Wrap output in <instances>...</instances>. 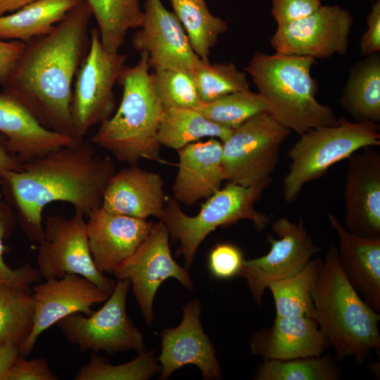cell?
Returning <instances> with one entry per match:
<instances>
[{
  "instance_id": "6da1fadb",
  "label": "cell",
  "mask_w": 380,
  "mask_h": 380,
  "mask_svg": "<svg viewBox=\"0 0 380 380\" xmlns=\"http://www.w3.org/2000/svg\"><path fill=\"white\" fill-rule=\"evenodd\" d=\"M91 16L82 0L50 33L25 44L1 85L43 127L77 141L71 118L72 82L89 49Z\"/></svg>"
},
{
  "instance_id": "7a4b0ae2",
  "label": "cell",
  "mask_w": 380,
  "mask_h": 380,
  "mask_svg": "<svg viewBox=\"0 0 380 380\" xmlns=\"http://www.w3.org/2000/svg\"><path fill=\"white\" fill-rule=\"evenodd\" d=\"M114 172L112 160L97 155L83 139L23 163L19 171L7 172L3 185L13 198L23 231L39 243L44 236L42 214L48 204L68 203L88 217L101 207Z\"/></svg>"
},
{
  "instance_id": "3957f363",
  "label": "cell",
  "mask_w": 380,
  "mask_h": 380,
  "mask_svg": "<svg viewBox=\"0 0 380 380\" xmlns=\"http://www.w3.org/2000/svg\"><path fill=\"white\" fill-rule=\"evenodd\" d=\"M312 300L319 328L338 357H353L360 364L379 350V312L349 282L334 245L324 255Z\"/></svg>"
},
{
  "instance_id": "277c9868",
  "label": "cell",
  "mask_w": 380,
  "mask_h": 380,
  "mask_svg": "<svg viewBox=\"0 0 380 380\" xmlns=\"http://www.w3.org/2000/svg\"><path fill=\"white\" fill-rule=\"evenodd\" d=\"M148 58L142 52L135 65H124L117 81L122 89L120 103L90 140L128 165L141 159L161 161L157 134L164 109L152 84Z\"/></svg>"
},
{
  "instance_id": "5b68a950",
  "label": "cell",
  "mask_w": 380,
  "mask_h": 380,
  "mask_svg": "<svg viewBox=\"0 0 380 380\" xmlns=\"http://www.w3.org/2000/svg\"><path fill=\"white\" fill-rule=\"evenodd\" d=\"M315 63L309 56L257 52L245 67L267 102L270 114L298 135L336 125L338 120L330 107L316 99L317 88L311 75Z\"/></svg>"
},
{
  "instance_id": "8992f818",
  "label": "cell",
  "mask_w": 380,
  "mask_h": 380,
  "mask_svg": "<svg viewBox=\"0 0 380 380\" xmlns=\"http://www.w3.org/2000/svg\"><path fill=\"white\" fill-rule=\"evenodd\" d=\"M299 136L288 151L290 163L283 179V198L289 203L331 165L364 148L380 145L376 122H351L343 118L336 125L310 129Z\"/></svg>"
},
{
  "instance_id": "52a82bcc",
  "label": "cell",
  "mask_w": 380,
  "mask_h": 380,
  "mask_svg": "<svg viewBox=\"0 0 380 380\" xmlns=\"http://www.w3.org/2000/svg\"><path fill=\"white\" fill-rule=\"evenodd\" d=\"M262 192L228 182L208 198L195 216L184 213L180 203L173 198L166 200L160 222L170 236L180 242L179 253L183 256L185 267L191 266L200 244L217 227L248 220L257 230L264 229L270 218L254 207Z\"/></svg>"
},
{
  "instance_id": "ba28073f",
  "label": "cell",
  "mask_w": 380,
  "mask_h": 380,
  "mask_svg": "<svg viewBox=\"0 0 380 380\" xmlns=\"http://www.w3.org/2000/svg\"><path fill=\"white\" fill-rule=\"evenodd\" d=\"M290 132L267 112L234 129L222 142L224 180L263 191L271 182L282 144Z\"/></svg>"
},
{
  "instance_id": "9c48e42d",
  "label": "cell",
  "mask_w": 380,
  "mask_h": 380,
  "mask_svg": "<svg viewBox=\"0 0 380 380\" xmlns=\"http://www.w3.org/2000/svg\"><path fill=\"white\" fill-rule=\"evenodd\" d=\"M131 287L129 279H118L103 306L91 315L70 314L56 325L69 343L81 352L116 353L146 351L143 335L127 312V298Z\"/></svg>"
},
{
  "instance_id": "30bf717a",
  "label": "cell",
  "mask_w": 380,
  "mask_h": 380,
  "mask_svg": "<svg viewBox=\"0 0 380 380\" xmlns=\"http://www.w3.org/2000/svg\"><path fill=\"white\" fill-rule=\"evenodd\" d=\"M88 53L75 75L71 118L78 137L83 140L90 128L109 118L115 108L113 92L127 56L106 51L97 28L89 30Z\"/></svg>"
},
{
  "instance_id": "8fae6325",
  "label": "cell",
  "mask_w": 380,
  "mask_h": 380,
  "mask_svg": "<svg viewBox=\"0 0 380 380\" xmlns=\"http://www.w3.org/2000/svg\"><path fill=\"white\" fill-rule=\"evenodd\" d=\"M85 216L75 210L70 217L58 214L46 217L44 236L39 242L37 270L45 280L68 274L82 276L109 296L115 282L94 265L89 248Z\"/></svg>"
},
{
  "instance_id": "7c38bea8",
  "label": "cell",
  "mask_w": 380,
  "mask_h": 380,
  "mask_svg": "<svg viewBox=\"0 0 380 380\" xmlns=\"http://www.w3.org/2000/svg\"><path fill=\"white\" fill-rule=\"evenodd\" d=\"M272 229L279 239L268 235L269 252L259 258L244 260L239 275L246 280L252 298L258 305L261 304L270 284L297 274L322 250L301 218L291 222L280 217L272 223Z\"/></svg>"
},
{
  "instance_id": "4fadbf2b",
  "label": "cell",
  "mask_w": 380,
  "mask_h": 380,
  "mask_svg": "<svg viewBox=\"0 0 380 380\" xmlns=\"http://www.w3.org/2000/svg\"><path fill=\"white\" fill-rule=\"evenodd\" d=\"M170 234L162 222L154 224L149 234L137 251L114 270L117 279H129L133 293L145 322L151 326L156 293L161 284L174 278L189 290L194 289L191 276L172 258L169 244Z\"/></svg>"
},
{
  "instance_id": "5bb4252c",
  "label": "cell",
  "mask_w": 380,
  "mask_h": 380,
  "mask_svg": "<svg viewBox=\"0 0 380 380\" xmlns=\"http://www.w3.org/2000/svg\"><path fill=\"white\" fill-rule=\"evenodd\" d=\"M353 25V18L346 8L322 6L307 17L278 25L270 44L276 53L315 59L344 55Z\"/></svg>"
},
{
  "instance_id": "9a60e30c",
  "label": "cell",
  "mask_w": 380,
  "mask_h": 380,
  "mask_svg": "<svg viewBox=\"0 0 380 380\" xmlns=\"http://www.w3.org/2000/svg\"><path fill=\"white\" fill-rule=\"evenodd\" d=\"M144 20L132 38L133 48L148 54L150 68L194 73L202 61L192 49L174 12L161 0H144Z\"/></svg>"
},
{
  "instance_id": "2e32d148",
  "label": "cell",
  "mask_w": 380,
  "mask_h": 380,
  "mask_svg": "<svg viewBox=\"0 0 380 380\" xmlns=\"http://www.w3.org/2000/svg\"><path fill=\"white\" fill-rule=\"evenodd\" d=\"M31 291L34 325L20 353L26 357L32 351L39 336L52 325L75 312L91 315L94 312L91 307L105 302L109 296L89 279L74 274L45 280L33 286Z\"/></svg>"
},
{
  "instance_id": "e0dca14e",
  "label": "cell",
  "mask_w": 380,
  "mask_h": 380,
  "mask_svg": "<svg viewBox=\"0 0 380 380\" xmlns=\"http://www.w3.org/2000/svg\"><path fill=\"white\" fill-rule=\"evenodd\" d=\"M201 312V302L194 300L183 306L180 324L161 332L160 380L167 379L175 370L189 364L198 367L203 379H221L215 348L203 331Z\"/></svg>"
},
{
  "instance_id": "ac0fdd59",
  "label": "cell",
  "mask_w": 380,
  "mask_h": 380,
  "mask_svg": "<svg viewBox=\"0 0 380 380\" xmlns=\"http://www.w3.org/2000/svg\"><path fill=\"white\" fill-rule=\"evenodd\" d=\"M348 158L344 186L346 229L363 237H380V154L372 147Z\"/></svg>"
},
{
  "instance_id": "d6986e66",
  "label": "cell",
  "mask_w": 380,
  "mask_h": 380,
  "mask_svg": "<svg viewBox=\"0 0 380 380\" xmlns=\"http://www.w3.org/2000/svg\"><path fill=\"white\" fill-rule=\"evenodd\" d=\"M87 236L96 269L112 274L144 242L154 223L146 220L108 213L101 208L88 215Z\"/></svg>"
},
{
  "instance_id": "ffe728a7",
  "label": "cell",
  "mask_w": 380,
  "mask_h": 380,
  "mask_svg": "<svg viewBox=\"0 0 380 380\" xmlns=\"http://www.w3.org/2000/svg\"><path fill=\"white\" fill-rule=\"evenodd\" d=\"M165 203L162 177L137 165H129L114 172L108 180L101 208L114 214L160 220Z\"/></svg>"
},
{
  "instance_id": "44dd1931",
  "label": "cell",
  "mask_w": 380,
  "mask_h": 380,
  "mask_svg": "<svg viewBox=\"0 0 380 380\" xmlns=\"http://www.w3.org/2000/svg\"><path fill=\"white\" fill-rule=\"evenodd\" d=\"M249 346L252 354L263 360L317 356L330 347L310 317H276L271 327L252 334Z\"/></svg>"
},
{
  "instance_id": "7402d4cb",
  "label": "cell",
  "mask_w": 380,
  "mask_h": 380,
  "mask_svg": "<svg viewBox=\"0 0 380 380\" xmlns=\"http://www.w3.org/2000/svg\"><path fill=\"white\" fill-rule=\"evenodd\" d=\"M0 134L21 164L79 141L43 127L16 99L0 92Z\"/></svg>"
},
{
  "instance_id": "603a6c76",
  "label": "cell",
  "mask_w": 380,
  "mask_h": 380,
  "mask_svg": "<svg viewBox=\"0 0 380 380\" xmlns=\"http://www.w3.org/2000/svg\"><path fill=\"white\" fill-rule=\"evenodd\" d=\"M177 151L178 170L172 187L175 200L192 205L221 189L224 179L220 140L210 138L196 141Z\"/></svg>"
},
{
  "instance_id": "cb8c5ba5",
  "label": "cell",
  "mask_w": 380,
  "mask_h": 380,
  "mask_svg": "<svg viewBox=\"0 0 380 380\" xmlns=\"http://www.w3.org/2000/svg\"><path fill=\"white\" fill-rule=\"evenodd\" d=\"M328 220L338 236L337 255L349 282L373 310L380 312V237L353 234L333 213Z\"/></svg>"
},
{
  "instance_id": "d4e9b609",
  "label": "cell",
  "mask_w": 380,
  "mask_h": 380,
  "mask_svg": "<svg viewBox=\"0 0 380 380\" xmlns=\"http://www.w3.org/2000/svg\"><path fill=\"white\" fill-rule=\"evenodd\" d=\"M82 0H37L0 16V40L28 43L50 33Z\"/></svg>"
},
{
  "instance_id": "484cf974",
  "label": "cell",
  "mask_w": 380,
  "mask_h": 380,
  "mask_svg": "<svg viewBox=\"0 0 380 380\" xmlns=\"http://www.w3.org/2000/svg\"><path fill=\"white\" fill-rule=\"evenodd\" d=\"M340 101L357 122L380 121V56L374 53L351 68Z\"/></svg>"
},
{
  "instance_id": "4316f807",
  "label": "cell",
  "mask_w": 380,
  "mask_h": 380,
  "mask_svg": "<svg viewBox=\"0 0 380 380\" xmlns=\"http://www.w3.org/2000/svg\"><path fill=\"white\" fill-rule=\"evenodd\" d=\"M232 131L212 122L194 108H168L163 111L157 139L161 146L178 151L205 137L224 142Z\"/></svg>"
},
{
  "instance_id": "83f0119b",
  "label": "cell",
  "mask_w": 380,
  "mask_h": 380,
  "mask_svg": "<svg viewBox=\"0 0 380 380\" xmlns=\"http://www.w3.org/2000/svg\"><path fill=\"white\" fill-rule=\"evenodd\" d=\"M322 262L319 258L311 259L297 274L270 284L267 289L273 296L276 317H310L315 319L312 292Z\"/></svg>"
},
{
  "instance_id": "f1b7e54d",
  "label": "cell",
  "mask_w": 380,
  "mask_h": 380,
  "mask_svg": "<svg viewBox=\"0 0 380 380\" xmlns=\"http://www.w3.org/2000/svg\"><path fill=\"white\" fill-rule=\"evenodd\" d=\"M98 25L101 42L109 52H118L127 32L141 27L139 0H86Z\"/></svg>"
},
{
  "instance_id": "f546056e",
  "label": "cell",
  "mask_w": 380,
  "mask_h": 380,
  "mask_svg": "<svg viewBox=\"0 0 380 380\" xmlns=\"http://www.w3.org/2000/svg\"><path fill=\"white\" fill-rule=\"evenodd\" d=\"M191 46L199 58L208 63L210 49L228 30L227 22L213 15L205 0H170Z\"/></svg>"
},
{
  "instance_id": "4dcf8cb0",
  "label": "cell",
  "mask_w": 380,
  "mask_h": 380,
  "mask_svg": "<svg viewBox=\"0 0 380 380\" xmlns=\"http://www.w3.org/2000/svg\"><path fill=\"white\" fill-rule=\"evenodd\" d=\"M31 288L0 283V345L12 344L21 353L34 325Z\"/></svg>"
},
{
  "instance_id": "1f68e13d",
  "label": "cell",
  "mask_w": 380,
  "mask_h": 380,
  "mask_svg": "<svg viewBox=\"0 0 380 380\" xmlns=\"http://www.w3.org/2000/svg\"><path fill=\"white\" fill-rule=\"evenodd\" d=\"M341 370L329 355L291 360H265L255 374L256 380H337Z\"/></svg>"
},
{
  "instance_id": "d6a6232c",
  "label": "cell",
  "mask_w": 380,
  "mask_h": 380,
  "mask_svg": "<svg viewBox=\"0 0 380 380\" xmlns=\"http://www.w3.org/2000/svg\"><path fill=\"white\" fill-rule=\"evenodd\" d=\"M212 122L234 129L257 114L267 112V102L250 90L233 92L194 108Z\"/></svg>"
},
{
  "instance_id": "836d02e7",
  "label": "cell",
  "mask_w": 380,
  "mask_h": 380,
  "mask_svg": "<svg viewBox=\"0 0 380 380\" xmlns=\"http://www.w3.org/2000/svg\"><path fill=\"white\" fill-rule=\"evenodd\" d=\"M155 351L139 353L134 360L112 365L104 357L93 353L89 362L80 367L75 380H148L160 372Z\"/></svg>"
},
{
  "instance_id": "e575fe53",
  "label": "cell",
  "mask_w": 380,
  "mask_h": 380,
  "mask_svg": "<svg viewBox=\"0 0 380 380\" xmlns=\"http://www.w3.org/2000/svg\"><path fill=\"white\" fill-rule=\"evenodd\" d=\"M201 103H208L224 95L250 90L245 72L233 63L202 62L194 72Z\"/></svg>"
},
{
  "instance_id": "d590c367",
  "label": "cell",
  "mask_w": 380,
  "mask_h": 380,
  "mask_svg": "<svg viewBox=\"0 0 380 380\" xmlns=\"http://www.w3.org/2000/svg\"><path fill=\"white\" fill-rule=\"evenodd\" d=\"M151 77L156 96L164 110L195 108L201 103L194 73L157 69L151 73Z\"/></svg>"
},
{
  "instance_id": "8d00e7d4",
  "label": "cell",
  "mask_w": 380,
  "mask_h": 380,
  "mask_svg": "<svg viewBox=\"0 0 380 380\" xmlns=\"http://www.w3.org/2000/svg\"><path fill=\"white\" fill-rule=\"evenodd\" d=\"M17 221L16 215L8 202L0 199V283L30 288L42 278L37 270L25 263L15 269L11 268L4 261L6 247L4 240L9 236Z\"/></svg>"
},
{
  "instance_id": "74e56055",
  "label": "cell",
  "mask_w": 380,
  "mask_h": 380,
  "mask_svg": "<svg viewBox=\"0 0 380 380\" xmlns=\"http://www.w3.org/2000/svg\"><path fill=\"white\" fill-rule=\"evenodd\" d=\"M241 250L228 243L217 244L208 256V270L213 277L228 279L238 277L244 261Z\"/></svg>"
},
{
  "instance_id": "f35d334b",
  "label": "cell",
  "mask_w": 380,
  "mask_h": 380,
  "mask_svg": "<svg viewBox=\"0 0 380 380\" xmlns=\"http://www.w3.org/2000/svg\"><path fill=\"white\" fill-rule=\"evenodd\" d=\"M323 5L321 0H272V15L278 25L307 17Z\"/></svg>"
},
{
  "instance_id": "ab89813d",
  "label": "cell",
  "mask_w": 380,
  "mask_h": 380,
  "mask_svg": "<svg viewBox=\"0 0 380 380\" xmlns=\"http://www.w3.org/2000/svg\"><path fill=\"white\" fill-rule=\"evenodd\" d=\"M44 358L26 359L20 355L12 366L7 380H59Z\"/></svg>"
},
{
  "instance_id": "60d3db41",
  "label": "cell",
  "mask_w": 380,
  "mask_h": 380,
  "mask_svg": "<svg viewBox=\"0 0 380 380\" xmlns=\"http://www.w3.org/2000/svg\"><path fill=\"white\" fill-rule=\"evenodd\" d=\"M366 23L367 28L359 42L360 53L365 56L380 50V0L372 4Z\"/></svg>"
},
{
  "instance_id": "b9f144b4",
  "label": "cell",
  "mask_w": 380,
  "mask_h": 380,
  "mask_svg": "<svg viewBox=\"0 0 380 380\" xmlns=\"http://www.w3.org/2000/svg\"><path fill=\"white\" fill-rule=\"evenodd\" d=\"M25 43L17 40H0V84L8 79L23 52Z\"/></svg>"
},
{
  "instance_id": "7bdbcfd3",
  "label": "cell",
  "mask_w": 380,
  "mask_h": 380,
  "mask_svg": "<svg viewBox=\"0 0 380 380\" xmlns=\"http://www.w3.org/2000/svg\"><path fill=\"white\" fill-rule=\"evenodd\" d=\"M20 161L11 153L3 135L0 134V186L3 185L5 175L10 171H19L22 168Z\"/></svg>"
},
{
  "instance_id": "ee69618b",
  "label": "cell",
  "mask_w": 380,
  "mask_h": 380,
  "mask_svg": "<svg viewBox=\"0 0 380 380\" xmlns=\"http://www.w3.org/2000/svg\"><path fill=\"white\" fill-rule=\"evenodd\" d=\"M20 355L19 349L14 345H0V380H7L12 366Z\"/></svg>"
},
{
  "instance_id": "f6af8a7d",
  "label": "cell",
  "mask_w": 380,
  "mask_h": 380,
  "mask_svg": "<svg viewBox=\"0 0 380 380\" xmlns=\"http://www.w3.org/2000/svg\"><path fill=\"white\" fill-rule=\"evenodd\" d=\"M37 0H0V16L15 12Z\"/></svg>"
},
{
  "instance_id": "bcb514c9",
  "label": "cell",
  "mask_w": 380,
  "mask_h": 380,
  "mask_svg": "<svg viewBox=\"0 0 380 380\" xmlns=\"http://www.w3.org/2000/svg\"><path fill=\"white\" fill-rule=\"evenodd\" d=\"M3 198V191L0 189V199Z\"/></svg>"
},
{
  "instance_id": "7dc6e473",
  "label": "cell",
  "mask_w": 380,
  "mask_h": 380,
  "mask_svg": "<svg viewBox=\"0 0 380 380\" xmlns=\"http://www.w3.org/2000/svg\"><path fill=\"white\" fill-rule=\"evenodd\" d=\"M370 1H377V0H370Z\"/></svg>"
}]
</instances>
